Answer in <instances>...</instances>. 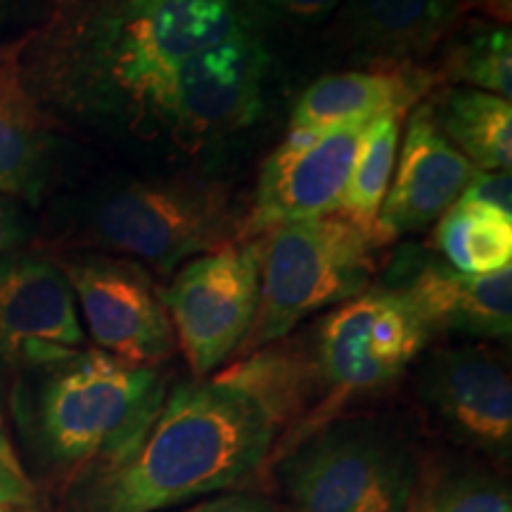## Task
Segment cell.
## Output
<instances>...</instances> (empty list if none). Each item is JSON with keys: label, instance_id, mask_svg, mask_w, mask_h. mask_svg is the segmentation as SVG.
Masks as SVG:
<instances>
[{"label": "cell", "instance_id": "1", "mask_svg": "<svg viewBox=\"0 0 512 512\" xmlns=\"http://www.w3.org/2000/svg\"><path fill=\"white\" fill-rule=\"evenodd\" d=\"M280 22L259 0H55L22 48L38 105L147 169L211 171L266 114Z\"/></svg>", "mask_w": 512, "mask_h": 512}, {"label": "cell", "instance_id": "2", "mask_svg": "<svg viewBox=\"0 0 512 512\" xmlns=\"http://www.w3.org/2000/svg\"><path fill=\"white\" fill-rule=\"evenodd\" d=\"M432 335L399 294L370 285L309 325L242 356L216 377L254 396L294 446L356 396L389 389Z\"/></svg>", "mask_w": 512, "mask_h": 512}, {"label": "cell", "instance_id": "3", "mask_svg": "<svg viewBox=\"0 0 512 512\" xmlns=\"http://www.w3.org/2000/svg\"><path fill=\"white\" fill-rule=\"evenodd\" d=\"M38 214L50 252H102L174 275L195 256L240 242L245 207L207 171L112 169L57 192Z\"/></svg>", "mask_w": 512, "mask_h": 512}, {"label": "cell", "instance_id": "4", "mask_svg": "<svg viewBox=\"0 0 512 512\" xmlns=\"http://www.w3.org/2000/svg\"><path fill=\"white\" fill-rule=\"evenodd\" d=\"M275 437L245 389L219 377L178 382L140 444L98 472L88 512H159L233 489L264 465Z\"/></svg>", "mask_w": 512, "mask_h": 512}, {"label": "cell", "instance_id": "5", "mask_svg": "<svg viewBox=\"0 0 512 512\" xmlns=\"http://www.w3.org/2000/svg\"><path fill=\"white\" fill-rule=\"evenodd\" d=\"M15 418L46 465H119L162 411L169 380L159 366H131L100 349L22 373Z\"/></svg>", "mask_w": 512, "mask_h": 512}, {"label": "cell", "instance_id": "6", "mask_svg": "<svg viewBox=\"0 0 512 512\" xmlns=\"http://www.w3.org/2000/svg\"><path fill=\"white\" fill-rule=\"evenodd\" d=\"M259 245V306L238 356L290 337L316 313L366 292L382 268L377 230L339 214L292 221L254 238Z\"/></svg>", "mask_w": 512, "mask_h": 512}, {"label": "cell", "instance_id": "7", "mask_svg": "<svg viewBox=\"0 0 512 512\" xmlns=\"http://www.w3.org/2000/svg\"><path fill=\"white\" fill-rule=\"evenodd\" d=\"M287 512H403L418 489L408 439L375 418L332 420L280 463Z\"/></svg>", "mask_w": 512, "mask_h": 512}, {"label": "cell", "instance_id": "8", "mask_svg": "<svg viewBox=\"0 0 512 512\" xmlns=\"http://www.w3.org/2000/svg\"><path fill=\"white\" fill-rule=\"evenodd\" d=\"M162 299L176 347L195 377L238 354L259 306V245L240 240L200 254L171 275Z\"/></svg>", "mask_w": 512, "mask_h": 512}, {"label": "cell", "instance_id": "9", "mask_svg": "<svg viewBox=\"0 0 512 512\" xmlns=\"http://www.w3.org/2000/svg\"><path fill=\"white\" fill-rule=\"evenodd\" d=\"M72 285L95 349L131 366H159L176 337L155 273L102 252H53Z\"/></svg>", "mask_w": 512, "mask_h": 512}, {"label": "cell", "instance_id": "10", "mask_svg": "<svg viewBox=\"0 0 512 512\" xmlns=\"http://www.w3.org/2000/svg\"><path fill=\"white\" fill-rule=\"evenodd\" d=\"M83 349L79 306L55 254L34 245L0 254V361L29 373Z\"/></svg>", "mask_w": 512, "mask_h": 512}, {"label": "cell", "instance_id": "11", "mask_svg": "<svg viewBox=\"0 0 512 512\" xmlns=\"http://www.w3.org/2000/svg\"><path fill=\"white\" fill-rule=\"evenodd\" d=\"M377 285L399 294L430 335L508 339L512 332V266L467 275L432 247L401 242L380 268Z\"/></svg>", "mask_w": 512, "mask_h": 512}, {"label": "cell", "instance_id": "12", "mask_svg": "<svg viewBox=\"0 0 512 512\" xmlns=\"http://www.w3.org/2000/svg\"><path fill=\"white\" fill-rule=\"evenodd\" d=\"M370 121L318 136H287L259 166L240 240H254L283 223L335 214Z\"/></svg>", "mask_w": 512, "mask_h": 512}, {"label": "cell", "instance_id": "13", "mask_svg": "<svg viewBox=\"0 0 512 512\" xmlns=\"http://www.w3.org/2000/svg\"><path fill=\"white\" fill-rule=\"evenodd\" d=\"M24 41L0 46V195L41 211L57 192L79 181L83 143L29 91L22 69Z\"/></svg>", "mask_w": 512, "mask_h": 512}, {"label": "cell", "instance_id": "14", "mask_svg": "<svg viewBox=\"0 0 512 512\" xmlns=\"http://www.w3.org/2000/svg\"><path fill=\"white\" fill-rule=\"evenodd\" d=\"M418 396L451 439L494 456L510 453L512 380L498 351L484 344L432 351L420 366Z\"/></svg>", "mask_w": 512, "mask_h": 512}, {"label": "cell", "instance_id": "15", "mask_svg": "<svg viewBox=\"0 0 512 512\" xmlns=\"http://www.w3.org/2000/svg\"><path fill=\"white\" fill-rule=\"evenodd\" d=\"M399 150L396 176L375 221L384 245L430 230L463 197L479 171L444 138L425 100L408 112Z\"/></svg>", "mask_w": 512, "mask_h": 512}, {"label": "cell", "instance_id": "16", "mask_svg": "<svg viewBox=\"0 0 512 512\" xmlns=\"http://www.w3.org/2000/svg\"><path fill=\"white\" fill-rule=\"evenodd\" d=\"M458 19L456 0H344L330 38L366 67L425 69Z\"/></svg>", "mask_w": 512, "mask_h": 512}, {"label": "cell", "instance_id": "17", "mask_svg": "<svg viewBox=\"0 0 512 512\" xmlns=\"http://www.w3.org/2000/svg\"><path fill=\"white\" fill-rule=\"evenodd\" d=\"M437 88L425 69H351L320 76L294 102L290 136H318L332 128L370 121L389 110L411 112Z\"/></svg>", "mask_w": 512, "mask_h": 512}, {"label": "cell", "instance_id": "18", "mask_svg": "<svg viewBox=\"0 0 512 512\" xmlns=\"http://www.w3.org/2000/svg\"><path fill=\"white\" fill-rule=\"evenodd\" d=\"M425 102L444 138L479 171H510V100L477 88L437 86Z\"/></svg>", "mask_w": 512, "mask_h": 512}, {"label": "cell", "instance_id": "19", "mask_svg": "<svg viewBox=\"0 0 512 512\" xmlns=\"http://www.w3.org/2000/svg\"><path fill=\"white\" fill-rule=\"evenodd\" d=\"M437 86H465L512 98V34L508 24L460 17L437 50L430 69Z\"/></svg>", "mask_w": 512, "mask_h": 512}, {"label": "cell", "instance_id": "20", "mask_svg": "<svg viewBox=\"0 0 512 512\" xmlns=\"http://www.w3.org/2000/svg\"><path fill=\"white\" fill-rule=\"evenodd\" d=\"M432 249L460 273L501 271L512 266V216L458 200L434 223Z\"/></svg>", "mask_w": 512, "mask_h": 512}, {"label": "cell", "instance_id": "21", "mask_svg": "<svg viewBox=\"0 0 512 512\" xmlns=\"http://www.w3.org/2000/svg\"><path fill=\"white\" fill-rule=\"evenodd\" d=\"M406 117L408 110H389L366 126L354 159V169L344 185L335 214L344 216L356 226L375 230V221L380 216L389 183H392Z\"/></svg>", "mask_w": 512, "mask_h": 512}, {"label": "cell", "instance_id": "22", "mask_svg": "<svg viewBox=\"0 0 512 512\" xmlns=\"http://www.w3.org/2000/svg\"><path fill=\"white\" fill-rule=\"evenodd\" d=\"M415 512H512L510 489L482 470H446L415 489Z\"/></svg>", "mask_w": 512, "mask_h": 512}, {"label": "cell", "instance_id": "23", "mask_svg": "<svg viewBox=\"0 0 512 512\" xmlns=\"http://www.w3.org/2000/svg\"><path fill=\"white\" fill-rule=\"evenodd\" d=\"M55 0H0V46L24 41L48 22Z\"/></svg>", "mask_w": 512, "mask_h": 512}, {"label": "cell", "instance_id": "24", "mask_svg": "<svg viewBox=\"0 0 512 512\" xmlns=\"http://www.w3.org/2000/svg\"><path fill=\"white\" fill-rule=\"evenodd\" d=\"M38 211L0 195V254L31 247L38 240Z\"/></svg>", "mask_w": 512, "mask_h": 512}, {"label": "cell", "instance_id": "25", "mask_svg": "<svg viewBox=\"0 0 512 512\" xmlns=\"http://www.w3.org/2000/svg\"><path fill=\"white\" fill-rule=\"evenodd\" d=\"M34 496V484H31L17 451L12 448L8 434L0 427V505H5V508H31Z\"/></svg>", "mask_w": 512, "mask_h": 512}, {"label": "cell", "instance_id": "26", "mask_svg": "<svg viewBox=\"0 0 512 512\" xmlns=\"http://www.w3.org/2000/svg\"><path fill=\"white\" fill-rule=\"evenodd\" d=\"M344 0H259V5L280 24H313L328 22Z\"/></svg>", "mask_w": 512, "mask_h": 512}, {"label": "cell", "instance_id": "27", "mask_svg": "<svg viewBox=\"0 0 512 512\" xmlns=\"http://www.w3.org/2000/svg\"><path fill=\"white\" fill-rule=\"evenodd\" d=\"M460 200L482 204V207L501 211L503 216H512L510 171H477Z\"/></svg>", "mask_w": 512, "mask_h": 512}, {"label": "cell", "instance_id": "28", "mask_svg": "<svg viewBox=\"0 0 512 512\" xmlns=\"http://www.w3.org/2000/svg\"><path fill=\"white\" fill-rule=\"evenodd\" d=\"M185 512H283L273 501L254 494H228L211 498Z\"/></svg>", "mask_w": 512, "mask_h": 512}, {"label": "cell", "instance_id": "29", "mask_svg": "<svg viewBox=\"0 0 512 512\" xmlns=\"http://www.w3.org/2000/svg\"><path fill=\"white\" fill-rule=\"evenodd\" d=\"M460 17H482L489 22L508 24L512 19V0H456Z\"/></svg>", "mask_w": 512, "mask_h": 512}, {"label": "cell", "instance_id": "30", "mask_svg": "<svg viewBox=\"0 0 512 512\" xmlns=\"http://www.w3.org/2000/svg\"><path fill=\"white\" fill-rule=\"evenodd\" d=\"M0 512H15V510H10V508H5V505H0Z\"/></svg>", "mask_w": 512, "mask_h": 512}, {"label": "cell", "instance_id": "31", "mask_svg": "<svg viewBox=\"0 0 512 512\" xmlns=\"http://www.w3.org/2000/svg\"><path fill=\"white\" fill-rule=\"evenodd\" d=\"M0 427H3V408H0Z\"/></svg>", "mask_w": 512, "mask_h": 512}]
</instances>
